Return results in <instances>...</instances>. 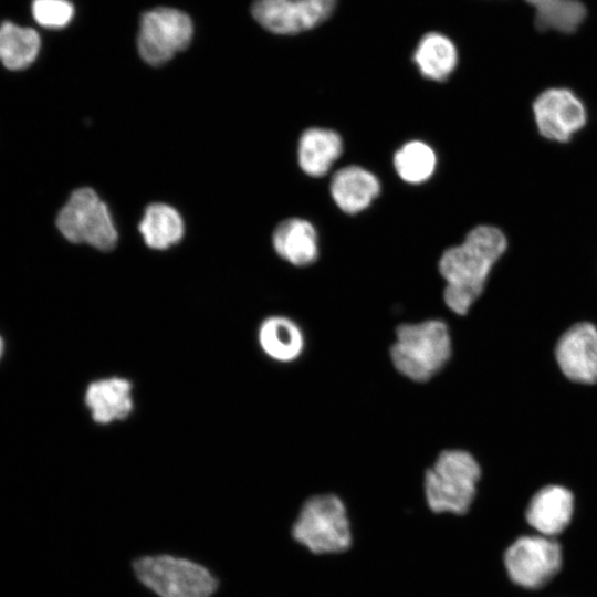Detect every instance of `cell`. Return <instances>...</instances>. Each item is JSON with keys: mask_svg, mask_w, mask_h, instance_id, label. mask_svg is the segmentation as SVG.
Segmentation results:
<instances>
[{"mask_svg": "<svg viewBox=\"0 0 597 597\" xmlns=\"http://www.w3.org/2000/svg\"><path fill=\"white\" fill-rule=\"evenodd\" d=\"M506 247V238L499 228L478 226L468 232L460 245L442 253L438 269L446 281L443 301L452 313L468 314Z\"/></svg>", "mask_w": 597, "mask_h": 597, "instance_id": "6da1fadb", "label": "cell"}, {"mask_svg": "<svg viewBox=\"0 0 597 597\" xmlns=\"http://www.w3.org/2000/svg\"><path fill=\"white\" fill-rule=\"evenodd\" d=\"M396 370L415 383H427L437 376L452 355L448 324L439 318L400 324L389 349Z\"/></svg>", "mask_w": 597, "mask_h": 597, "instance_id": "7a4b0ae2", "label": "cell"}, {"mask_svg": "<svg viewBox=\"0 0 597 597\" xmlns=\"http://www.w3.org/2000/svg\"><path fill=\"white\" fill-rule=\"evenodd\" d=\"M480 476V464L469 451L442 450L425 473L429 509L436 513L464 514L474 500Z\"/></svg>", "mask_w": 597, "mask_h": 597, "instance_id": "3957f363", "label": "cell"}, {"mask_svg": "<svg viewBox=\"0 0 597 597\" xmlns=\"http://www.w3.org/2000/svg\"><path fill=\"white\" fill-rule=\"evenodd\" d=\"M292 534L316 554L346 551L352 533L344 502L331 493L311 496L301 507Z\"/></svg>", "mask_w": 597, "mask_h": 597, "instance_id": "277c9868", "label": "cell"}, {"mask_svg": "<svg viewBox=\"0 0 597 597\" xmlns=\"http://www.w3.org/2000/svg\"><path fill=\"white\" fill-rule=\"evenodd\" d=\"M56 226L72 243H87L109 251L117 243V231L107 206L92 188L74 190L57 213Z\"/></svg>", "mask_w": 597, "mask_h": 597, "instance_id": "5b68a950", "label": "cell"}, {"mask_svg": "<svg viewBox=\"0 0 597 597\" xmlns=\"http://www.w3.org/2000/svg\"><path fill=\"white\" fill-rule=\"evenodd\" d=\"M138 579L160 597H210L217 580L191 561L168 555L147 556L134 562Z\"/></svg>", "mask_w": 597, "mask_h": 597, "instance_id": "8992f818", "label": "cell"}, {"mask_svg": "<svg viewBox=\"0 0 597 597\" xmlns=\"http://www.w3.org/2000/svg\"><path fill=\"white\" fill-rule=\"evenodd\" d=\"M190 18L176 9L156 8L142 15L137 36L142 59L158 66L185 50L192 38Z\"/></svg>", "mask_w": 597, "mask_h": 597, "instance_id": "52a82bcc", "label": "cell"}, {"mask_svg": "<svg viewBox=\"0 0 597 597\" xmlns=\"http://www.w3.org/2000/svg\"><path fill=\"white\" fill-rule=\"evenodd\" d=\"M504 564L514 583L538 588L559 570L562 551L548 536H522L505 552Z\"/></svg>", "mask_w": 597, "mask_h": 597, "instance_id": "ba28073f", "label": "cell"}, {"mask_svg": "<svg viewBox=\"0 0 597 597\" xmlns=\"http://www.w3.org/2000/svg\"><path fill=\"white\" fill-rule=\"evenodd\" d=\"M336 6L337 0H254L252 15L265 30L291 35L321 25Z\"/></svg>", "mask_w": 597, "mask_h": 597, "instance_id": "9c48e42d", "label": "cell"}, {"mask_svg": "<svg viewBox=\"0 0 597 597\" xmlns=\"http://www.w3.org/2000/svg\"><path fill=\"white\" fill-rule=\"evenodd\" d=\"M533 114L540 134L557 143L568 142L587 119L582 101L570 90L562 87L542 92L533 102Z\"/></svg>", "mask_w": 597, "mask_h": 597, "instance_id": "30bf717a", "label": "cell"}, {"mask_svg": "<svg viewBox=\"0 0 597 597\" xmlns=\"http://www.w3.org/2000/svg\"><path fill=\"white\" fill-rule=\"evenodd\" d=\"M556 360L568 379L597 383V327L585 322L567 329L557 343Z\"/></svg>", "mask_w": 597, "mask_h": 597, "instance_id": "8fae6325", "label": "cell"}, {"mask_svg": "<svg viewBox=\"0 0 597 597\" xmlns=\"http://www.w3.org/2000/svg\"><path fill=\"white\" fill-rule=\"evenodd\" d=\"M84 399L96 423L122 421L134 410L133 384L118 376L96 379L87 386Z\"/></svg>", "mask_w": 597, "mask_h": 597, "instance_id": "7c38bea8", "label": "cell"}, {"mask_svg": "<svg viewBox=\"0 0 597 597\" xmlns=\"http://www.w3.org/2000/svg\"><path fill=\"white\" fill-rule=\"evenodd\" d=\"M573 510V494L563 486L549 485L541 489L532 498L526 520L542 535L554 536L569 524Z\"/></svg>", "mask_w": 597, "mask_h": 597, "instance_id": "4fadbf2b", "label": "cell"}, {"mask_svg": "<svg viewBox=\"0 0 597 597\" xmlns=\"http://www.w3.org/2000/svg\"><path fill=\"white\" fill-rule=\"evenodd\" d=\"M380 192L377 177L359 166L337 170L331 181V195L336 206L348 214H355L373 202Z\"/></svg>", "mask_w": 597, "mask_h": 597, "instance_id": "5bb4252c", "label": "cell"}, {"mask_svg": "<svg viewBox=\"0 0 597 597\" xmlns=\"http://www.w3.org/2000/svg\"><path fill=\"white\" fill-rule=\"evenodd\" d=\"M258 343L264 355L281 364L295 362L305 349L301 326L284 315H271L261 322Z\"/></svg>", "mask_w": 597, "mask_h": 597, "instance_id": "9a60e30c", "label": "cell"}, {"mask_svg": "<svg viewBox=\"0 0 597 597\" xmlns=\"http://www.w3.org/2000/svg\"><path fill=\"white\" fill-rule=\"evenodd\" d=\"M275 252L295 266H307L318 256L315 227L307 220L290 218L277 224L273 232Z\"/></svg>", "mask_w": 597, "mask_h": 597, "instance_id": "2e32d148", "label": "cell"}, {"mask_svg": "<svg viewBox=\"0 0 597 597\" xmlns=\"http://www.w3.org/2000/svg\"><path fill=\"white\" fill-rule=\"evenodd\" d=\"M411 60L423 77L443 82L454 72L459 54L454 42L448 35L430 31L419 39Z\"/></svg>", "mask_w": 597, "mask_h": 597, "instance_id": "e0dca14e", "label": "cell"}, {"mask_svg": "<svg viewBox=\"0 0 597 597\" xmlns=\"http://www.w3.org/2000/svg\"><path fill=\"white\" fill-rule=\"evenodd\" d=\"M343 151L342 137L334 130L311 127L302 134L298 142V164L312 177H322Z\"/></svg>", "mask_w": 597, "mask_h": 597, "instance_id": "ac0fdd59", "label": "cell"}, {"mask_svg": "<svg viewBox=\"0 0 597 597\" xmlns=\"http://www.w3.org/2000/svg\"><path fill=\"white\" fill-rule=\"evenodd\" d=\"M40 46L41 40L35 30L10 21L0 24V62L8 70L29 67L38 57Z\"/></svg>", "mask_w": 597, "mask_h": 597, "instance_id": "d6986e66", "label": "cell"}, {"mask_svg": "<svg viewBox=\"0 0 597 597\" xmlns=\"http://www.w3.org/2000/svg\"><path fill=\"white\" fill-rule=\"evenodd\" d=\"M139 231L149 248L165 250L182 238V218L171 206L153 203L145 210Z\"/></svg>", "mask_w": 597, "mask_h": 597, "instance_id": "ffe728a7", "label": "cell"}, {"mask_svg": "<svg viewBox=\"0 0 597 597\" xmlns=\"http://www.w3.org/2000/svg\"><path fill=\"white\" fill-rule=\"evenodd\" d=\"M535 9V22L540 29L570 33L576 31L586 17V9L577 0H524Z\"/></svg>", "mask_w": 597, "mask_h": 597, "instance_id": "44dd1931", "label": "cell"}, {"mask_svg": "<svg viewBox=\"0 0 597 597\" xmlns=\"http://www.w3.org/2000/svg\"><path fill=\"white\" fill-rule=\"evenodd\" d=\"M436 165V153L421 140H410L404 144L394 156V167L397 174L409 184L427 181L434 172Z\"/></svg>", "mask_w": 597, "mask_h": 597, "instance_id": "7402d4cb", "label": "cell"}, {"mask_svg": "<svg viewBox=\"0 0 597 597\" xmlns=\"http://www.w3.org/2000/svg\"><path fill=\"white\" fill-rule=\"evenodd\" d=\"M34 20L46 29L65 28L74 15V8L69 0H32Z\"/></svg>", "mask_w": 597, "mask_h": 597, "instance_id": "603a6c76", "label": "cell"}, {"mask_svg": "<svg viewBox=\"0 0 597 597\" xmlns=\"http://www.w3.org/2000/svg\"><path fill=\"white\" fill-rule=\"evenodd\" d=\"M2 350H3V342H2V338L0 337V357L2 355Z\"/></svg>", "mask_w": 597, "mask_h": 597, "instance_id": "cb8c5ba5", "label": "cell"}]
</instances>
